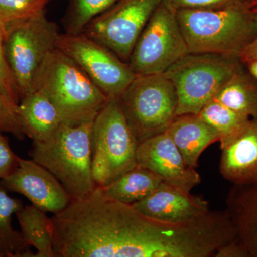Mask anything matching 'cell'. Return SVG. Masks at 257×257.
I'll return each instance as SVG.
<instances>
[{
    "label": "cell",
    "instance_id": "cell-1",
    "mask_svg": "<svg viewBox=\"0 0 257 257\" xmlns=\"http://www.w3.org/2000/svg\"><path fill=\"white\" fill-rule=\"evenodd\" d=\"M189 52L239 58L257 35V18L244 5L216 10L176 11Z\"/></svg>",
    "mask_w": 257,
    "mask_h": 257
},
{
    "label": "cell",
    "instance_id": "cell-2",
    "mask_svg": "<svg viewBox=\"0 0 257 257\" xmlns=\"http://www.w3.org/2000/svg\"><path fill=\"white\" fill-rule=\"evenodd\" d=\"M93 121L62 123L47 140L33 141L29 152L32 160L60 181L72 199L87 197L96 187L92 169Z\"/></svg>",
    "mask_w": 257,
    "mask_h": 257
},
{
    "label": "cell",
    "instance_id": "cell-3",
    "mask_svg": "<svg viewBox=\"0 0 257 257\" xmlns=\"http://www.w3.org/2000/svg\"><path fill=\"white\" fill-rule=\"evenodd\" d=\"M36 89L46 94L69 124L93 121L108 100L78 64L57 48L39 71Z\"/></svg>",
    "mask_w": 257,
    "mask_h": 257
},
{
    "label": "cell",
    "instance_id": "cell-4",
    "mask_svg": "<svg viewBox=\"0 0 257 257\" xmlns=\"http://www.w3.org/2000/svg\"><path fill=\"white\" fill-rule=\"evenodd\" d=\"M139 144L119 99H108L92 124V169L96 187H105L138 165Z\"/></svg>",
    "mask_w": 257,
    "mask_h": 257
},
{
    "label": "cell",
    "instance_id": "cell-5",
    "mask_svg": "<svg viewBox=\"0 0 257 257\" xmlns=\"http://www.w3.org/2000/svg\"><path fill=\"white\" fill-rule=\"evenodd\" d=\"M241 63L236 57L189 52L172 64L163 74L175 86L177 115L199 114Z\"/></svg>",
    "mask_w": 257,
    "mask_h": 257
},
{
    "label": "cell",
    "instance_id": "cell-6",
    "mask_svg": "<svg viewBox=\"0 0 257 257\" xmlns=\"http://www.w3.org/2000/svg\"><path fill=\"white\" fill-rule=\"evenodd\" d=\"M119 99L139 143L167 132L177 116V92L165 74L137 75Z\"/></svg>",
    "mask_w": 257,
    "mask_h": 257
},
{
    "label": "cell",
    "instance_id": "cell-7",
    "mask_svg": "<svg viewBox=\"0 0 257 257\" xmlns=\"http://www.w3.org/2000/svg\"><path fill=\"white\" fill-rule=\"evenodd\" d=\"M58 25L46 11L10 29L4 37L5 57L18 87L20 100L35 91L42 64L57 48Z\"/></svg>",
    "mask_w": 257,
    "mask_h": 257
},
{
    "label": "cell",
    "instance_id": "cell-8",
    "mask_svg": "<svg viewBox=\"0 0 257 257\" xmlns=\"http://www.w3.org/2000/svg\"><path fill=\"white\" fill-rule=\"evenodd\" d=\"M189 52L176 10L163 0L139 37L128 64L136 75L163 74Z\"/></svg>",
    "mask_w": 257,
    "mask_h": 257
},
{
    "label": "cell",
    "instance_id": "cell-9",
    "mask_svg": "<svg viewBox=\"0 0 257 257\" xmlns=\"http://www.w3.org/2000/svg\"><path fill=\"white\" fill-rule=\"evenodd\" d=\"M163 0H119L96 17L83 34L128 63L135 44Z\"/></svg>",
    "mask_w": 257,
    "mask_h": 257
},
{
    "label": "cell",
    "instance_id": "cell-10",
    "mask_svg": "<svg viewBox=\"0 0 257 257\" xmlns=\"http://www.w3.org/2000/svg\"><path fill=\"white\" fill-rule=\"evenodd\" d=\"M57 48L74 60L108 99H119L136 77L130 65L84 34H61Z\"/></svg>",
    "mask_w": 257,
    "mask_h": 257
},
{
    "label": "cell",
    "instance_id": "cell-11",
    "mask_svg": "<svg viewBox=\"0 0 257 257\" xmlns=\"http://www.w3.org/2000/svg\"><path fill=\"white\" fill-rule=\"evenodd\" d=\"M0 184L7 191L18 193L38 209L58 214L64 210L72 197L50 171L33 160L19 159L16 170Z\"/></svg>",
    "mask_w": 257,
    "mask_h": 257
},
{
    "label": "cell",
    "instance_id": "cell-12",
    "mask_svg": "<svg viewBox=\"0 0 257 257\" xmlns=\"http://www.w3.org/2000/svg\"><path fill=\"white\" fill-rule=\"evenodd\" d=\"M137 163L160 176L164 182L187 192L202 181L196 169L187 165L167 132L139 144Z\"/></svg>",
    "mask_w": 257,
    "mask_h": 257
},
{
    "label": "cell",
    "instance_id": "cell-13",
    "mask_svg": "<svg viewBox=\"0 0 257 257\" xmlns=\"http://www.w3.org/2000/svg\"><path fill=\"white\" fill-rule=\"evenodd\" d=\"M132 205L143 215L169 224L192 222L211 211L205 199L166 182L143 200Z\"/></svg>",
    "mask_w": 257,
    "mask_h": 257
},
{
    "label": "cell",
    "instance_id": "cell-14",
    "mask_svg": "<svg viewBox=\"0 0 257 257\" xmlns=\"http://www.w3.org/2000/svg\"><path fill=\"white\" fill-rule=\"evenodd\" d=\"M219 172L232 184L257 183V117L221 147Z\"/></svg>",
    "mask_w": 257,
    "mask_h": 257
},
{
    "label": "cell",
    "instance_id": "cell-15",
    "mask_svg": "<svg viewBox=\"0 0 257 257\" xmlns=\"http://www.w3.org/2000/svg\"><path fill=\"white\" fill-rule=\"evenodd\" d=\"M226 206L242 257H257V183L232 184Z\"/></svg>",
    "mask_w": 257,
    "mask_h": 257
},
{
    "label": "cell",
    "instance_id": "cell-16",
    "mask_svg": "<svg viewBox=\"0 0 257 257\" xmlns=\"http://www.w3.org/2000/svg\"><path fill=\"white\" fill-rule=\"evenodd\" d=\"M167 133L187 165L194 169L198 167L204 150L219 141V133L197 114L177 115Z\"/></svg>",
    "mask_w": 257,
    "mask_h": 257
},
{
    "label": "cell",
    "instance_id": "cell-17",
    "mask_svg": "<svg viewBox=\"0 0 257 257\" xmlns=\"http://www.w3.org/2000/svg\"><path fill=\"white\" fill-rule=\"evenodd\" d=\"M17 114L24 134L32 141L47 140L63 123L55 104L39 89L22 98Z\"/></svg>",
    "mask_w": 257,
    "mask_h": 257
},
{
    "label": "cell",
    "instance_id": "cell-18",
    "mask_svg": "<svg viewBox=\"0 0 257 257\" xmlns=\"http://www.w3.org/2000/svg\"><path fill=\"white\" fill-rule=\"evenodd\" d=\"M213 99L236 112L249 118H256L257 79L241 63Z\"/></svg>",
    "mask_w": 257,
    "mask_h": 257
},
{
    "label": "cell",
    "instance_id": "cell-19",
    "mask_svg": "<svg viewBox=\"0 0 257 257\" xmlns=\"http://www.w3.org/2000/svg\"><path fill=\"white\" fill-rule=\"evenodd\" d=\"M163 182L155 172L138 165L101 189L106 197L132 205L150 195Z\"/></svg>",
    "mask_w": 257,
    "mask_h": 257
},
{
    "label": "cell",
    "instance_id": "cell-20",
    "mask_svg": "<svg viewBox=\"0 0 257 257\" xmlns=\"http://www.w3.org/2000/svg\"><path fill=\"white\" fill-rule=\"evenodd\" d=\"M23 207V202L8 195L0 184V253L3 257L35 256L22 233L12 224L13 214Z\"/></svg>",
    "mask_w": 257,
    "mask_h": 257
},
{
    "label": "cell",
    "instance_id": "cell-21",
    "mask_svg": "<svg viewBox=\"0 0 257 257\" xmlns=\"http://www.w3.org/2000/svg\"><path fill=\"white\" fill-rule=\"evenodd\" d=\"M16 216L24 239L37 249L35 257H55L50 219L46 212L33 205L24 206Z\"/></svg>",
    "mask_w": 257,
    "mask_h": 257
},
{
    "label": "cell",
    "instance_id": "cell-22",
    "mask_svg": "<svg viewBox=\"0 0 257 257\" xmlns=\"http://www.w3.org/2000/svg\"><path fill=\"white\" fill-rule=\"evenodd\" d=\"M197 115L219 133L220 148L234 138L251 119L215 99L209 101Z\"/></svg>",
    "mask_w": 257,
    "mask_h": 257
},
{
    "label": "cell",
    "instance_id": "cell-23",
    "mask_svg": "<svg viewBox=\"0 0 257 257\" xmlns=\"http://www.w3.org/2000/svg\"><path fill=\"white\" fill-rule=\"evenodd\" d=\"M119 0H68L62 23L64 33L79 35L94 19L109 10Z\"/></svg>",
    "mask_w": 257,
    "mask_h": 257
},
{
    "label": "cell",
    "instance_id": "cell-24",
    "mask_svg": "<svg viewBox=\"0 0 257 257\" xmlns=\"http://www.w3.org/2000/svg\"><path fill=\"white\" fill-rule=\"evenodd\" d=\"M52 0H0V31L10 29L46 11Z\"/></svg>",
    "mask_w": 257,
    "mask_h": 257
},
{
    "label": "cell",
    "instance_id": "cell-25",
    "mask_svg": "<svg viewBox=\"0 0 257 257\" xmlns=\"http://www.w3.org/2000/svg\"><path fill=\"white\" fill-rule=\"evenodd\" d=\"M0 92L15 106L20 101L16 82L5 57L4 36L0 31Z\"/></svg>",
    "mask_w": 257,
    "mask_h": 257
},
{
    "label": "cell",
    "instance_id": "cell-26",
    "mask_svg": "<svg viewBox=\"0 0 257 257\" xmlns=\"http://www.w3.org/2000/svg\"><path fill=\"white\" fill-rule=\"evenodd\" d=\"M18 107L0 92V133L11 134L15 138L22 141L25 135L20 126L18 114Z\"/></svg>",
    "mask_w": 257,
    "mask_h": 257
},
{
    "label": "cell",
    "instance_id": "cell-27",
    "mask_svg": "<svg viewBox=\"0 0 257 257\" xmlns=\"http://www.w3.org/2000/svg\"><path fill=\"white\" fill-rule=\"evenodd\" d=\"M175 10H216L242 5L241 0H166Z\"/></svg>",
    "mask_w": 257,
    "mask_h": 257
},
{
    "label": "cell",
    "instance_id": "cell-28",
    "mask_svg": "<svg viewBox=\"0 0 257 257\" xmlns=\"http://www.w3.org/2000/svg\"><path fill=\"white\" fill-rule=\"evenodd\" d=\"M18 157L12 150L9 140L0 133V179L11 175L19 164Z\"/></svg>",
    "mask_w": 257,
    "mask_h": 257
},
{
    "label": "cell",
    "instance_id": "cell-29",
    "mask_svg": "<svg viewBox=\"0 0 257 257\" xmlns=\"http://www.w3.org/2000/svg\"><path fill=\"white\" fill-rule=\"evenodd\" d=\"M252 10L257 18V6L252 8ZM239 58L241 63L257 59V35L254 40L241 52Z\"/></svg>",
    "mask_w": 257,
    "mask_h": 257
},
{
    "label": "cell",
    "instance_id": "cell-30",
    "mask_svg": "<svg viewBox=\"0 0 257 257\" xmlns=\"http://www.w3.org/2000/svg\"><path fill=\"white\" fill-rule=\"evenodd\" d=\"M248 72L257 79V59L248 61L243 63Z\"/></svg>",
    "mask_w": 257,
    "mask_h": 257
},
{
    "label": "cell",
    "instance_id": "cell-31",
    "mask_svg": "<svg viewBox=\"0 0 257 257\" xmlns=\"http://www.w3.org/2000/svg\"><path fill=\"white\" fill-rule=\"evenodd\" d=\"M241 2L251 9L257 6V0H241Z\"/></svg>",
    "mask_w": 257,
    "mask_h": 257
},
{
    "label": "cell",
    "instance_id": "cell-32",
    "mask_svg": "<svg viewBox=\"0 0 257 257\" xmlns=\"http://www.w3.org/2000/svg\"><path fill=\"white\" fill-rule=\"evenodd\" d=\"M0 257H3V255H2L1 253H0Z\"/></svg>",
    "mask_w": 257,
    "mask_h": 257
}]
</instances>
